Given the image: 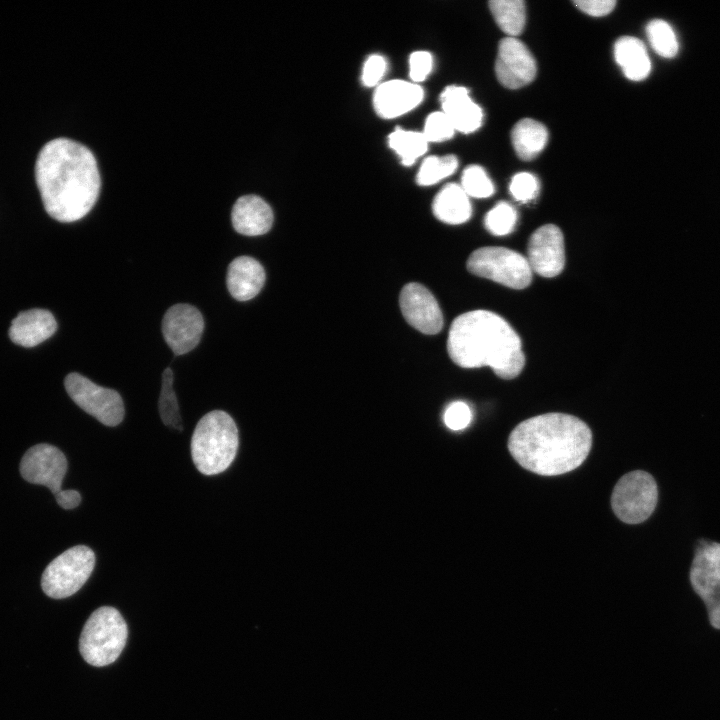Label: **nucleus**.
I'll use <instances>...</instances> for the list:
<instances>
[{
  "instance_id": "nucleus-1",
  "label": "nucleus",
  "mask_w": 720,
  "mask_h": 720,
  "mask_svg": "<svg viewBox=\"0 0 720 720\" xmlns=\"http://www.w3.org/2000/svg\"><path fill=\"white\" fill-rule=\"evenodd\" d=\"M35 178L46 212L63 223L87 215L101 187L93 153L83 144L62 137L49 141L40 150Z\"/></svg>"
},
{
  "instance_id": "nucleus-2",
  "label": "nucleus",
  "mask_w": 720,
  "mask_h": 720,
  "mask_svg": "<svg viewBox=\"0 0 720 720\" xmlns=\"http://www.w3.org/2000/svg\"><path fill=\"white\" fill-rule=\"evenodd\" d=\"M592 446V432L576 416L546 413L519 423L510 433L508 449L524 469L556 476L578 468Z\"/></svg>"
},
{
  "instance_id": "nucleus-3",
  "label": "nucleus",
  "mask_w": 720,
  "mask_h": 720,
  "mask_svg": "<svg viewBox=\"0 0 720 720\" xmlns=\"http://www.w3.org/2000/svg\"><path fill=\"white\" fill-rule=\"evenodd\" d=\"M447 351L460 367L489 366L507 380L517 377L525 365L519 335L503 317L488 310L456 317L448 333Z\"/></svg>"
},
{
  "instance_id": "nucleus-4",
  "label": "nucleus",
  "mask_w": 720,
  "mask_h": 720,
  "mask_svg": "<svg viewBox=\"0 0 720 720\" xmlns=\"http://www.w3.org/2000/svg\"><path fill=\"white\" fill-rule=\"evenodd\" d=\"M239 447L237 426L223 410L205 414L191 438V455L197 470L204 475L224 472L234 461Z\"/></svg>"
},
{
  "instance_id": "nucleus-5",
  "label": "nucleus",
  "mask_w": 720,
  "mask_h": 720,
  "mask_svg": "<svg viewBox=\"0 0 720 720\" xmlns=\"http://www.w3.org/2000/svg\"><path fill=\"white\" fill-rule=\"evenodd\" d=\"M127 636V624L120 612L113 607L102 606L84 624L79 651L88 664L106 666L120 656Z\"/></svg>"
},
{
  "instance_id": "nucleus-6",
  "label": "nucleus",
  "mask_w": 720,
  "mask_h": 720,
  "mask_svg": "<svg viewBox=\"0 0 720 720\" xmlns=\"http://www.w3.org/2000/svg\"><path fill=\"white\" fill-rule=\"evenodd\" d=\"M467 270L513 289H524L532 281V270L526 257L505 247H482L473 251Z\"/></svg>"
},
{
  "instance_id": "nucleus-7",
  "label": "nucleus",
  "mask_w": 720,
  "mask_h": 720,
  "mask_svg": "<svg viewBox=\"0 0 720 720\" xmlns=\"http://www.w3.org/2000/svg\"><path fill=\"white\" fill-rule=\"evenodd\" d=\"M95 566V554L87 546L69 548L53 559L45 568L41 586L54 599L75 594L88 580Z\"/></svg>"
},
{
  "instance_id": "nucleus-8",
  "label": "nucleus",
  "mask_w": 720,
  "mask_h": 720,
  "mask_svg": "<svg viewBox=\"0 0 720 720\" xmlns=\"http://www.w3.org/2000/svg\"><path fill=\"white\" fill-rule=\"evenodd\" d=\"M658 500L657 484L648 472L635 470L622 476L616 483L611 506L624 523L638 524L650 517Z\"/></svg>"
},
{
  "instance_id": "nucleus-9",
  "label": "nucleus",
  "mask_w": 720,
  "mask_h": 720,
  "mask_svg": "<svg viewBox=\"0 0 720 720\" xmlns=\"http://www.w3.org/2000/svg\"><path fill=\"white\" fill-rule=\"evenodd\" d=\"M70 398L86 413L106 426H117L124 418V403L113 389L99 386L79 373H70L64 380Z\"/></svg>"
},
{
  "instance_id": "nucleus-10",
  "label": "nucleus",
  "mask_w": 720,
  "mask_h": 720,
  "mask_svg": "<svg viewBox=\"0 0 720 720\" xmlns=\"http://www.w3.org/2000/svg\"><path fill=\"white\" fill-rule=\"evenodd\" d=\"M694 591L706 605L710 624L720 629V543H698L690 569Z\"/></svg>"
},
{
  "instance_id": "nucleus-11",
  "label": "nucleus",
  "mask_w": 720,
  "mask_h": 720,
  "mask_svg": "<svg viewBox=\"0 0 720 720\" xmlns=\"http://www.w3.org/2000/svg\"><path fill=\"white\" fill-rule=\"evenodd\" d=\"M161 329L169 348L174 355L180 356L193 350L200 342L204 319L195 306L178 303L165 312Z\"/></svg>"
},
{
  "instance_id": "nucleus-12",
  "label": "nucleus",
  "mask_w": 720,
  "mask_h": 720,
  "mask_svg": "<svg viewBox=\"0 0 720 720\" xmlns=\"http://www.w3.org/2000/svg\"><path fill=\"white\" fill-rule=\"evenodd\" d=\"M67 471L63 452L50 444H37L29 448L20 462L21 476L29 483L48 487L56 495Z\"/></svg>"
},
{
  "instance_id": "nucleus-13",
  "label": "nucleus",
  "mask_w": 720,
  "mask_h": 720,
  "mask_svg": "<svg viewBox=\"0 0 720 720\" xmlns=\"http://www.w3.org/2000/svg\"><path fill=\"white\" fill-rule=\"evenodd\" d=\"M527 254L532 272L546 278L559 275L565 266L564 237L560 228L546 224L535 230L530 236Z\"/></svg>"
},
{
  "instance_id": "nucleus-14",
  "label": "nucleus",
  "mask_w": 720,
  "mask_h": 720,
  "mask_svg": "<svg viewBox=\"0 0 720 720\" xmlns=\"http://www.w3.org/2000/svg\"><path fill=\"white\" fill-rule=\"evenodd\" d=\"M537 71L529 49L514 37L503 38L498 45L495 73L499 82L510 89L529 84Z\"/></svg>"
},
{
  "instance_id": "nucleus-15",
  "label": "nucleus",
  "mask_w": 720,
  "mask_h": 720,
  "mask_svg": "<svg viewBox=\"0 0 720 720\" xmlns=\"http://www.w3.org/2000/svg\"><path fill=\"white\" fill-rule=\"evenodd\" d=\"M399 304L402 314L413 328L434 335L443 327V315L432 293L419 283L406 284L400 293Z\"/></svg>"
},
{
  "instance_id": "nucleus-16",
  "label": "nucleus",
  "mask_w": 720,
  "mask_h": 720,
  "mask_svg": "<svg viewBox=\"0 0 720 720\" xmlns=\"http://www.w3.org/2000/svg\"><path fill=\"white\" fill-rule=\"evenodd\" d=\"M423 95L422 88L414 82L391 80L376 88L373 106L381 118H396L418 106Z\"/></svg>"
},
{
  "instance_id": "nucleus-17",
  "label": "nucleus",
  "mask_w": 720,
  "mask_h": 720,
  "mask_svg": "<svg viewBox=\"0 0 720 720\" xmlns=\"http://www.w3.org/2000/svg\"><path fill=\"white\" fill-rule=\"evenodd\" d=\"M442 112L449 118L456 131L471 133L482 124L483 112L469 96L463 86L452 85L445 88L440 96Z\"/></svg>"
},
{
  "instance_id": "nucleus-18",
  "label": "nucleus",
  "mask_w": 720,
  "mask_h": 720,
  "mask_svg": "<svg viewBox=\"0 0 720 720\" xmlns=\"http://www.w3.org/2000/svg\"><path fill=\"white\" fill-rule=\"evenodd\" d=\"M231 221L236 232L246 236H259L271 229L273 212L261 197L244 195L233 205Z\"/></svg>"
},
{
  "instance_id": "nucleus-19",
  "label": "nucleus",
  "mask_w": 720,
  "mask_h": 720,
  "mask_svg": "<svg viewBox=\"0 0 720 720\" xmlns=\"http://www.w3.org/2000/svg\"><path fill=\"white\" fill-rule=\"evenodd\" d=\"M56 329L57 323L50 311L30 309L13 319L9 337L17 345L33 347L50 338Z\"/></svg>"
},
{
  "instance_id": "nucleus-20",
  "label": "nucleus",
  "mask_w": 720,
  "mask_h": 720,
  "mask_svg": "<svg viewBox=\"0 0 720 720\" xmlns=\"http://www.w3.org/2000/svg\"><path fill=\"white\" fill-rule=\"evenodd\" d=\"M265 282L262 265L250 256H239L227 269L226 285L230 295L238 301L254 298Z\"/></svg>"
},
{
  "instance_id": "nucleus-21",
  "label": "nucleus",
  "mask_w": 720,
  "mask_h": 720,
  "mask_svg": "<svg viewBox=\"0 0 720 720\" xmlns=\"http://www.w3.org/2000/svg\"><path fill=\"white\" fill-rule=\"evenodd\" d=\"M614 56L628 79L640 81L649 75L651 62L644 44L639 39L632 36L617 39Z\"/></svg>"
},
{
  "instance_id": "nucleus-22",
  "label": "nucleus",
  "mask_w": 720,
  "mask_h": 720,
  "mask_svg": "<svg viewBox=\"0 0 720 720\" xmlns=\"http://www.w3.org/2000/svg\"><path fill=\"white\" fill-rule=\"evenodd\" d=\"M432 210L437 219L453 225L466 222L472 213L469 196L455 183L447 184L438 192Z\"/></svg>"
},
{
  "instance_id": "nucleus-23",
  "label": "nucleus",
  "mask_w": 720,
  "mask_h": 720,
  "mask_svg": "<svg viewBox=\"0 0 720 720\" xmlns=\"http://www.w3.org/2000/svg\"><path fill=\"white\" fill-rule=\"evenodd\" d=\"M511 140L518 157L523 160H531L545 148L548 131L542 123L525 118L514 125L511 131Z\"/></svg>"
},
{
  "instance_id": "nucleus-24",
  "label": "nucleus",
  "mask_w": 720,
  "mask_h": 720,
  "mask_svg": "<svg viewBox=\"0 0 720 720\" xmlns=\"http://www.w3.org/2000/svg\"><path fill=\"white\" fill-rule=\"evenodd\" d=\"M490 11L499 28L508 37L521 34L526 21L525 3L522 0H492Z\"/></svg>"
},
{
  "instance_id": "nucleus-25",
  "label": "nucleus",
  "mask_w": 720,
  "mask_h": 720,
  "mask_svg": "<svg viewBox=\"0 0 720 720\" xmlns=\"http://www.w3.org/2000/svg\"><path fill=\"white\" fill-rule=\"evenodd\" d=\"M428 143L423 133L401 128L395 129L388 136L390 148L396 152L405 166L412 165L422 156L428 148Z\"/></svg>"
},
{
  "instance_id": "nucleus-26",
  "label": "nucleus",
  "mask_w": 720,
  "mask_h": 720,
  "mask_svg": "<svg viewBox=\"0 0 720 720\" xmlns=\"http://www.w3.org/2000/svg\"><path fill=\"white\" fill-rule=\"evenodd\" d=\"M174 374L168 367L162 373L158 409L162 422L175 430L182 431L183 424L176 393L173 389Z\"/></svg>"
},
{
  "instance_id": "nucleus-27",
  "label": "nucleus",
  "mask_w": 720,
  "mask_h": 720,
  "mask_svg": "<svg viewBox=\"0 0 720 720\" xmlns=\"http://www.w3.org/2000/svg\"><path fill=\"white\" fill-rule=\"evenodd\" d=\"M457 166L458 160L454 155L427 157L417 173V183L421 186L436 184L453 174Z\"/></svg>"
},
{
  "instance_id": "nucleus-28",
  "label": "nucleus",
  "mask_w": 720,
  "mask_h": 720,
  "mask_svg": "<svg viewBox=\"0 0 720 720\" xmlns=\"http://www.w3.org/2000/svg\"><path fill=\"white\" fill-rule=\"evenodd\" d=\"M649 42L662 57L672 58L678 52V41L672 27L662 19L650 21L646 27Z\"/></svg>"
},
{
  "instance_id": "nucleus-29",
  "label": "nucleus",
  "mask_w": 720,
  "mask_h": 720,
  "mask_svg": "<svg viewBox=\"0 0 720 720\" xmlns=\"http://www.w3.org/2000/svg\"><path fill=\"white\" fill-rule=\"evenodd\" d=\"M517 217V211L513 206L500 201L486 214L484 224L493 235L503 236L513 231Z\"/></svg>"
},
{
  "instance_id": "nucleus-30",
  "label": "nucleus",
  "mask_w": 720,
  "mask_h": 720,
  "mask_svg": "<svg viewBox=\"0 0 720 720\" xmlns=\"http://www.w3.org/2000/svg\"><path fill=\"white\" fill-rule=\"evenodd\" d=\"M461 187L469 197L486 198L494 193V185L485 170L478 165H470L463 171Z\"/></svg>"
},
{
  "instance_id": "nucleus-31",
  "label": "nucleus",
  "mask_w": 720,
  "mask_h": 720,
  "mask_svg": "<svg viewBox=\"0 0 720 720\" xmlns=\"http://www.w3.org/2000/svg\"><path fill=\"white\" fill-rule=\"evenodd\" d=\"M455 128L442 111L431 113L422 132L428 142H442L453 137Z\"/></svg>"
},
{
  "instance_id": "nucleus-32",
  "label": "nucleus",
  "mask_w": 720,
  "mask_h": 720,
  "mask_svg": "<svg viewBox=\"0 0 720 720\" xmlns=\"http://www.w3.org/2000/svg\"><path fill=\"white\" fill-rule=\"evenodd\" d=\"M538 179L531 173L520 172L511 179L509 190L514 199L527 203L535 199L539 193Z\"/></svg>"
},
{
  "instance_id": "nucleus-33",
  "label": "nucleus",
  "mask_w": 720,
  "mask_h": 720,
  "mask_svg": "<svg viewBox=\"0 0 720 720\" xmlns=\"http://www.w3.org/2000/svg\"><path fill=\"white\" fill-rule=\"evenodd\" d=\"M472 419L470 407L462 401L452 402L445 410L444 422L451 430L466 428Z\"/></svg>"
},
{
  "instance_id": "nucleus-34",
  "label": "nucleus",
  "mask_w": 720,
  "mask_h": 720,
  "mask_svg": "<svg viewBox=\"0 0 720 720\" xmlns=\"http://www.w3.org/2000/svg\"><path fill=\"white\" fill-rule=\"evenodd\" d=\"M387 68L385 58L373 54L367 58L362 70V82L367 87L376 86L384 76Z\"/></svg>"
},
{
  "instance_id": "nucleus-35",
  "label": "nucleus",
  "mask_w": 720,
  "mask_h": 720,
  "mask_svg": "<svg viewBox=\"0 0 720 720\" xmlns=\"http://www.w3.org/2000/svg\"><path fill=\"white\" fill-rule=\"evenodd\" d=\"M433 66L432 55L427 51H416L409 58V74L414 83L423 81L430 74Z\"/></svg>"
},
{
  "instance_id": "nucleus-36",
  "label": "nucleus",
  "mask_w": 720,
  "mask_h": 720,
  "mask_svg": "<svg viewBox=\"0 0 720 720\" xmlns=\"http://www.w3.org/2000/svg\"><path fill=\"white\" fill-rule=\"evenodd\" d=\"M573 3L582 12L595 17L609 14L616 5L614 0H577Z\"/></svg>"
},
{
  "instance_id": "nucleus-37",
  "label": "nucleus",
  "mask_w": 720,
  "mask_h": 720,
  "mask_svg": "<svg viewBox=\"0 0 720 720\" xmlns=\"http://www.w3.org/2000/svg\"><path fill=\"white\" fill-rule=\"evenodd\" d=\"M55 496V499L63 509H73L81 502V495L76 490H61Z\"/></svg>"
}]
</instances>
